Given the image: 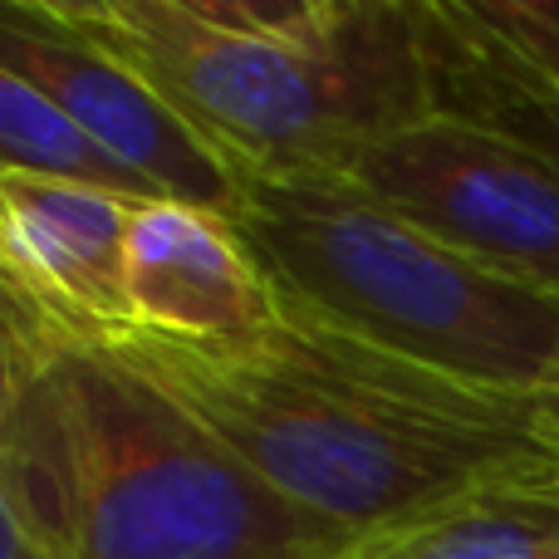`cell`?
Instances as JSON below:
<instances>
[{"mask_svg":"<svg viewBox=\"0 0 559 559\" xmlns=\"http://www.w3.org/2000/svg\"><path fill=\"white\" fill-rule=\"evenodd\" d=\"M104 354L153 378L280 496L354 540L496 486L559 481L525 397L407 364L289 295L231 344H173L133 329Z\"/></svg>","mask_w":559,"mask_h":559,"instance_id":"6da1fadb","label":"cell"},{"mask_svg":"<svg viewBox=\"0 0 559 559\" xmlns=\"http://www.w3.org/2000/svg\"><path fill=\"white\" fill-rule=\"evenodd\" d=\"M0 521L59 559H348L202 417L104 348L0 319Z\"/></svg>","mask_w":559,"mask_h":559,"instance_id":"7a4b0ae2","label":"cell"},{"mask_svg":"<svg viewBox=\"0 0 559 559\" xmlns=\"http://www.w3.org/2000/svg\"><path fill=\"white\" fill-rule=\"evenodd\" d=\"M246 177L348 173L432 118L413 0H39Z\"/></svg>","mask_w":559,"mask_h":559,"instance_id":"3957f363","label":"cell"},{"mask_svg":"<svg viewBox=\"0 0 559 559\" xmlns=\"http://www.w3.org/2000/svg\"><path fill=\"white\" fill-rule=\"evenodd\" d=\"M236 231L280 295L456 383L531 397L559 358V299L466 261L338 173L246 177Z\"/></svg>","mask_w":559,"mask_h":559,"instance_id":"277c9868","label":"cell"},{"mask_svg":"<svg viewBox=\"0 0 559 559\" xmlns=\"http://www.w3.org/2000/svg\"><path fill=\"white\" fill-rule=\"evenodd\" d=\"M344 177L466 261L559 299V177L521 143L432 114L368 143Z\"/></svg>","mask_w":559,"mask_h":559,"instance_id":"5b68a950","label":"cell"},{"mask_svg":"<svg viewBox=\"0 0 559 559\" xmlns=\"http://www.w3.org/2000/svg\"><path fill=\"white\" fill-rule=\"evenodd\" d=\"M0 69L55 98L84 133H94L118 163L157 187L167 202L202 206L236 222L246 202V173L226 163L157 88H147L123 59L59 25L39 0L0 5Z\"/></svg>","mask_w":559,"mask_h":559,"instance_id":"8992f818","label":"cell"},{"mask_svg":"<svg viewBox=\"0 0 559 559\" xmlns=\"http://www.w3.org/2000/svg\"><path fill=\"white\" fill-rule=\"evenodd\" d=\"M138 206L49 177L0 173V319L74 348L133 334L128 231Z\"/></svg>","mask_w":559,"mask_h":559,"instance_id":"52a82bcc","label":"cell"},{"mask_svg":"<svg viewBox=\"0 0 559 559\" xmlns=\"http://www.w3.org/2000/svg\"><path fill=\"white\" fill-rule=\"evenodd\" d=\"M280 295L236 222L187 202H143L128 231L133 329L173 344H231L275 314Z\"/></svg>","mask_w":559,"mask_h":559,"instance_id":"ba28073f","label":"cell"},{"mask_svg":"<svg viewBox=\"0 0 559 559\" xmlns=\"http://www.w3.org/2000/svg\"><path fill=\"white\" fill-rule=\"evenodd\" d=\"M432 114L491 128L559 177V79L515 55L466 0H413Z\"/></svg>","mask_w":559,"mask_h":559,"instance_id":"9c48e42d","label":"cell"},{"mask_svg":"<svg viewBox=\"0 0 559 559\" xmlns=\"http://www.w3.org/2000/svg\"><path fill=\"white\" fill-rule=\"evenodd\" d=\"M348 559H559V481L466 496L403 531L358 540Z\"/></svg>","mask_w":559,"mask_h":559,"instance_id":"30bf717a","label":"cell"},{"mask_svg":"<svg viewBox=\"0 0 559 559\" xmlns=\"http://www.w3.org/2000/svg\"><path fill=\"white\" fill-rule=\"evenodd\" d=\"M0 173L49 177V182L88 187L123 202H167L147 177H138L94 133H84L55 98H45L5 69H0Z\"/></svg>","mask_w":559,"mask_h":559,"instance_id":"8fae6325","label":"cell"},{"mask_svg":"<svg viewBox=\"0 0 559 559\" xmlns=\"http://www.w3.org/2000/svg\"><path fill=\"white\" fill-rule=\"evenodd\" d=\"M466 10L515 55L559 79V0H466Z\"/></svg>","mask_w":559,"mask_h":559,"instance_id":"7c38bea8","label":"cell"},{"mask_svg":"<svg viewBox=\"0 0 559 559\" xmlns=\"http://www.w3.org/2000/svg\"><path fill=\"white\" fill-rule=\"evenodd\" d=\"M525 407H531V432L535 442L545 447V452L559 462V358L550 368V378H545L540 388H535L531 397H525Z\"/></svg>","mask_w":559,"mask_h":559,"instance_id":"4fadbf2b","label":"cell"}]
</instances>
